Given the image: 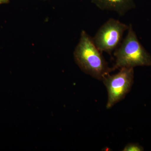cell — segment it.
Segmentation results:
<instances>
[{
  "instance_id": "6da1fadb",
  "label": "cell",
  "mask_w": 151,
  "mask_h": 151,
  "mask_svg": "<svg viewBox=\"0 0 151 151\" xmlns=\"http://www.w3.org/2000/svg\"><path fill=\"white\" fill-rule=\"evenodd\" d=\"M102 53L93 38L85 31H82L73 52L74 60L84 73L100 81L114 70L113 68L109 67Z\"/></svg>"
},
{
  "instance_id": "7a4b0ae2",
  "label": "cell",
  "mask_w": 151,
  "mask_h": 151,
  "mask_svg": "<svg viewBox=\"0 0 151 151\" xmlns=\"http://www.w3.org/2000/svg\"><path fill=\"white\" fill-rule=\"evenodd\" d=\"M115 70L124 67L150 66L151 56L138 40L132 25H129L128 33L121 45L115 51Z\"/></svg>"
},
{
  "instance_id": "3957f363",
  "label": "cell",
  "mask_w": 151,
  "mask_h": 151,
  "mask_svg": "<svg viewBox=\"0 0 151 151\" xmlns=\"http://www.w3.org/2000/svg\"><path fill=\"white\" fill-rule=\"evenodd\" d=\"M108 92L106 108L110 109L125 98L134 84V68L124 67L114 75L108 74L103 80Z\"/></svg>"
},
{
  "instance_id": "277c9868",
  "label": "cell",
  "mask_w": 151,
  "mask_h": 151,
  "mask_svg": "<svg viewBox=\"0 0 151 151\" xmlns=\"http://www.w3.org/2000/svg\"><path fill=\"white\" fill-rule=\"evenodd\" d=\"M129 27V25L118 20L110 19L92 38L94 43L100 51L111 54L121 45L124 33Z\"/></svg>"
},
{
  "instance_id": "5b68a950",
  "label": "cell",
  "mask_w": 151,
  "mask_h": 151,
  "mask_svg": "<svg viewBox=\"0 0 151 151\" xmlns=\"http://www.w3.org/2000/svg\"><path fill=\"white\" fill-rule=\"evenodd\" d=\"M92 3L102 10L113 11L120 16L135 7L134 0H92Z\"/></svg>"
},
{
  "instance_id": "8992f818",
  "label": "cell",
  "mask_w": 151,
  "mask_h": 151,
  "mask_svg": "<svg viewBox=\"0 0 151 151\" xmlns=\"http://www.w3.org/2000/svg\"><path fill=\"white\" fill-rule=\"evenodd\" d=\"M144 148L137 143H130L128 144L123 149L124 151H142Z\"/></svg>"
},
{
  "instance_id": "52a82bcc",
  "label": "cell",
  "mask_w": 151,
  "mask_h": 151,
  "mask_svg": "<svg viewBox=\"0 0 151 151\" xmlns=\"http://www.w3.org/2000/svg\"><path fill=\"white\" fill-rule=\"evenodd\" d=\"M9 2V0H0V5L2 4H8Z\"/></svg>"
}]
</instances>
